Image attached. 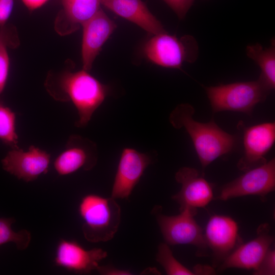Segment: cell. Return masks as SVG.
Returning a JSON list of instances; mask_svg holds the SVG:
<instances>
[{"mask_svg":"<svg viewBox=\"0 0 275 275\" xmlns=\"http://www.w3.org/2000/svg\"><path fill=\"white\" fill-rule=\"evenodd\" d=\"M152 162L149 154L131 148H124L121 154L111 197L114 199L128 198Z\"/></svg>","mask_w":275,"mask_h":275,"instance_id":"cell-12","label":"cell"},{"mask_svg":"<svg viewBox=\"0 0 275 275\" xmlns=\"http://www.w3.org/2000/svg\"><path fill=\"white\" fill-rule=\"evenodd\" d=\"M157 221L166 243L170 245L190 244L197 248V255H207L208 246L202 228L194 216L186 212L177 215H157Z\"/></svg>","mask_w":275,"mask_h":275,"instance_id":"cell-6","label":"cell"},{"mask_svg":"<svg viewBox=\"0 0 275 275\" xmlns=\"http://www.w3.org/2000/svg\"><path fill=\"white\" fill-rule=\"evenodd\" d=\"M246 54L260 67V77L272 90L275 88V45L274 39L271 46L264 48L259 43L246 47Z\"/></svg>","mask_w":275,"mask_h":275,"instance_id":"cell-19","label":"cell"},{"mask_svg":"<svg viewBox=\"0 0 275 275\" xmlns=\"http://www.w3.org/2000/svg\"><path fill=\"white\" fill-rule=\"evenodd\" d=\"M50 155L46 151L31 146L26 151L13 148L2 159L3 169L19 179L33 181L48 170Z\"/></svg>","mask_w":275,"mask_h":275,"instance_id":"cell-9","label":"cell"},{"mask_svg":"<svg viewBox=\"0 0 275 275\" xmlns=\"http://www.w3.org/2000/svg\"><path fill=\"white\" fill-rule=\"evenodd\" d=\"M147 58L157 65L180 69L184 62L197 60L199 47L195 38L188 35L178 38L167 33L155 35L144 47Z\"/></svg>","mask_w":275,"mask_h":275,"instance_id":"cell-5","label":"cell"},{"mask_svg":"<svg viewBox=\"0 0 275 275\" xmlns=\"http://www.w3.org/2000/svg\"><path fill=\"white\" fill-rule=\"evenodd\" d=\"M177 14L180 19H183L195 0H163Z\"/></svg>","mask_w":275,"mask_h":275,"instance_id":"cell-25","label":"cell"},{"mask_svg":"<svg viewBox=\"0 0 275 275\" xmlns=\"http://www.w3.org/2000/svg\"><path fill=\"white\" fill-rule=\"evenodd\" d=\"M97 160L96 144L87 138L73 134L69 138L64 150L55 159L53 167L59 175L64 176L80 169L90 170Z\"/></svg>","mask_w":275,"mask_h":275,"instance_id":"cell-13","label":"cell"},{"mask_svg":"<svg viewBox=\"0 0 275 275\" xmlns=\"http://www.w3.org/2000/svg\"><path fill=\"white\" fill-rule=\"evenodd\" d=\"M82 69L89 71L102 45L117 28L116 23L100 8L82 24Z\"/></svg>","mask_w":275,"mask_h":275,"instance_id":"cell-16","label":"cell"},{"mask_svg":"<svg viewBox=\"0 0 275 275\" xmlns=\"http://www.w3.org/2000/svg\"><path fill=\"white\" fill-rule=\"evenodd\" d=\"M14 0H0V27L9 19L14 6Z\"/></svg>","mask_w":275,"mask_h":275,"instance_id":"cell-26","label":"cell"},{"mask_svg":"<svg viewBox=\"0 0 275 275\" xmlns=\"http://www.w3.org/2000/svg\"><path fill=\"white\" fill-rule=\"evenodd\" d=\"M61 3L63 9L55 28L63 35L76 31L101 8L100 0H61Z\"/></svg>","mask_w":275,"mask_h":275,"instance_id":"cell-18","label":"cell"},{"mask_svg":"<svg viewBox=\"0 0 275 275\" xmlns=\"http://www.w3.org/2000/svg\"><path fill=\"white\" fill-rule=\"evenodd\" d=\"M175 177L181 184V188L172 198L179 204L180 212H186L194 216L197 208L205 207L212 200L211 184L197 169L186 167L181 168Z\"/></svg>","mask_w":275,"mask_h":275,"instance_id":"cell-8","label":"cell"},{"mask_svg":"<svg viewBox=\"0 0 275 275\" xmlns=\"http://www.w3.org/2000/svg\"><path fill=\"white\" fill-rule=\"evenodd\" d=\"M107 252L100 248L86 250L75 240L61 239L56 248V266L78 273H89L96 270Z\"/></svg>","mask_w":275,"mask_h":275,"instance_id":"cell-14","label":"cell"},{"mask_svg":"<svg viewBox=\"0 0 275 275\" xmlns=\"http://www.w3.org/2000/svg\"><path fill=\"white\" fill-rule=\"evenodd\" d=\"M256 275L275 274V251L269 250L258 268L254 271Z\"/></svg>","mask_w":275,"mask_h":275,"instance_id":"cell-24","label":"cell"},{"mask_svg":"<svg viewBox=\"0 0 275 275\" xmlns=\"http://www.w3.org/2000/svg\"><path fill=\"white\" fill-rule=\"evenodd\" d=\"M10 68V59L6 42L1 35L0 41V95L3 93L8 79Z\"/></svg>","mask_w":275,"mask_h":275,"instance_id":"cell-23","label":"cell"},{"mask_svg":"<svg viewBox=\"0 0 275 275\" xmlns=\"http://www.w3.org/2000/svg\"><path fill=\"white\" fill-rule=\"evenodd\" d=\"M226 184L217 199L225 201L248 195H257L262 199L275 189V159L244 172Z\"/></svg>","mask_w":275,"mask_h":275,"instance_id":"cell-7","label":"cell"},{"mask_svg":"<svg viewBox=\"0 0 275 275\" xmlns=\"http://www.w3.org/2000/svg\"><path fill=\"white\" fill-rule=\"evenodd\" d=\"M15 120V113L0 103V140L12 149L18 148Z\"/></svg>","mask_w":275,"mask_h":275,"instance_id":"cell-21","label":"cell"},{"mask_svg":"<svg viewBox=\"0 0 275 275\" xmlns=\"http://www.w3.org/2000/svg\"><path fill=\"white\" fill-rule=\"evenodd\" d=\"M96 270L101 274L129 275L131 272L127 270L121 269L112 266H98Z\"/></svg>","mask_w":275,"mask_h":275,"instance_id":"cell-27","label":"cell"},{"mask_svg":"<svg viewBox=\"0 0 275 275\" xmlns=\"http://www.w3.org/2000/svg\"><path fill=\"white\" fill-rule=\"evenodd\" d=\"M78 212L84 222L82 231L84 237L89 242L108 241L118 231L121 208L112 197L88 194L81 199Z\"/></svg>","mask_w":275,"mask_h":275,"instance_id":"cell-3","label":"cell"},{"mask_svg":"<svg viewBox=\"0 0 275 275\" xmlns=\"http://www.w3.org/2000/svg\"><path fill=\"white\" fill-rule=\"evenodd\" d=\"M237 223L231 217L214 215L210 217L204 233L208 248L212 252L214 264L218 266L240 244Z\"/></svg>","mask_w":275,"mask_h":275,"instance_id":"cell-11","label":"cell"},{"mask_svg":"<svg viewBox=\"0 0 275 275\" xmlns=\"http://www.w3.org/2000/svg\"><path fill=\"white\" fill-rule=\"evenodd\" d=\"M46 85L55 99L73 103L78 114L75 123L78 127L88 124L109 93L107 86L83 69L76 72L65 71L56 78H50Z\"/></svg>","mask_w":275,"mask_h":275,"instance_id":"cell-1","label":"cell"},{"mask_svg":"<svg viewBox=\"0 0 275 275\" xmlns=\"http://www.w3.org/2000/svg\"><path fill=\"white\" fill-rule=\"evenodd\" d=\"M192 271L194 274H211L215 273V270L212 266L204 265H196Z\"/></svg>","mask_w":275,"mask_h":275,"instance_id":"cell-29","label":"cell"},{"mask_svg":"<svg viewBox=\"0 0 275 275\" xmlns=\"http://www.w3.org/2000/svg\"><path fill=\"white\" fill-rule=\"evenodd\" d=\"M101 5L154 35L167 33L141 0H100Z\"/></svg>","mask_w":275,"mask_h":275,"instance_id":"cell-17","label":"cell"},{"mask_svg":"<svg viewBox=\"0 0 275 275\" xmlns=\"http://www.w3.org/2000/svg\"><path fill=\"white\" fill-rule=\"evenodd\" d=\"M0 41H1V35H0Z\"/></svg>","mask_w":275,"mask_h":275,"instance_id":"cell-31","label":"cell"},{"mask_svg":"<svg viewBox=\"0 0 275 275\" xmlns=\"http://www.w3.org/2000/svg\"><path fill=\"white\" fill-rule=\"evenodd\" d=\"M275 141V122L255 125L243 129L244 153L237 164L245 172L265 163V156Z\"/></svg>","mask_w":275,"mask_h":275,"instance_id":"cell-10","label":"cell"},{"mask_svg":"<svg viewBox=\"0 0 275 275\" xmlns=\"http://www.w3.org/2000/svg\"><path fill=\"white\" fill-rule=\"evenodd\" d=\"M14 222L13 218H0V245L12 242L18 250H25L30 244L31 233L25 229L14 231L11 225Z\"/></svg>","mask_w":275,"mask_h":275,"instance_id":"cell-20","label":"cell"},{"mask_svg":"<svg viewBox=\"0 0 275 275\" xmlns=\"http://www.w3.org/2000/svg\"><path fill=\"white\" fill-rule=\"evenodd\" d=\"M274 237L269 234V226L260 225L257 236L253 239L237 247L219 265L218 271L237 268L256 270L264 258Z\"/></svg>","mask_w":275,"mask_h":275,"instance_id":"cell-15","label":"cell"},{"mask_svg":"<svg viewBox=\"0 0 275 275\" xmlns=\"http://www.w3.org/2000/svg\"><path fill=\"white\" fill-rule=\"evenodd\" d=\"M0 103H2V101H1V99H0Z\"/></svg>","mask_w":275,"mask_h":275,"instance_id":"cell-30","label":"cell"},{"mask_svg":"<svg viewBox=\"0 0 275 275\" xmlns=\"http://www.w3.org/2000/svg\"><path fill=\"white\" fill-rule=\"evenodd\" d=\"M213 113L230 111L251 115L272 90L260 77L254 81L205 87Z\"/></svg>","mask_w":275,"mask_h":275,"instance_id":"cell-4","label":"cell"},{"mask_svg":"<svg viewBox=\"0 0 275 275\" xmlns=\"http://www.w3.org/2000/svg\"><path fill=\"white\" fill-rule=\"evenodd\" d=\"M25 6L30 10L34 11L37 9L49 0H21Z\"/></svg>","mask_w":275,"mask_h":275,"instance_id":"cell-28","label":"cell"},{"mask_svg":"<svg viewBox=\"0 0 275 275\" xmlns=\"http://www.w3.org/2000/svg\"><path fill=\"white\" fill-rule=\"evenodd\" d=\"M194 107L188 103L178 105L171 113L170 122L176 129L183 128L189 135L203 169L234 148L235 136L226 132L213 120L196 121Z\"/></svg>","mask_w":275,"mask_h":275,"instance_id":"cell-2","label":"cell"},{"mask_svg":"<svg viewBox=\"0 0 275 275\" xmlns=\"http://www.w3.org/2000/svg\"><path fill=\"white\" fill-rule=\"evenodd\" d=\"M156 261L169 275H193V272L180 263L173 256L167 243H161L158 247Z\"/></svg>","mask_w":275,"mask_h":275,"instance_id":"cell-22","label":"cell"}]
</instances>
